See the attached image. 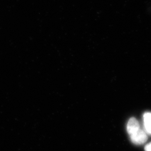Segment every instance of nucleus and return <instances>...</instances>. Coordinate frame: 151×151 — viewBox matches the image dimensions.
Masks as SVG:
<instances>
[{"instance_id": "obj_1", "label": "nucleus", "mask_w": 151, "mask_h": 151, "mask_svg": "<svg viewBox=\"0 0 151 151\" xmlns=\"http://www.w3.org/2000/svg\"><path fill=\"white\" fill-rule=\"evenodd\" d=\"M129 136L131 141L135 145L144 144L148 139L147 133L142 129Z\"/></svg>"}, {"instance_id": "obj_2", "label": "nucleus", "mask_w": 151, "mask_h": 151, "mask_svg": "<svg viewBox=\"0 0 151 151\" xmlns=\"http://www.w3.org/2000/svg\"><path fill=\"white\" fill-rule=\"evenodd\" d=\"M140 129L139 123L136 118L132 117L129 119L127 125V131L129 135H132Z\"/></svg>"}, {"instance_id": "obj_3", "label": "nucleus", "mask_w": 151, "mask_h": 151, "mask_svg": "<svg viewBox=\"0 0 151 151\" xmlns=\"http://www.w3.org/2000/svg\"><path fill=\"white\" fill-rule=\"evenodd\" d=\"M144 131L147 134L151 135V112H146L143 114Z\"/></svg>"}, {"instance_id": "obj_4", "label": "nucleus", "mask_w": 151, "mask_h": 151, "mask_svg": "<svg viewBox=\"0 0 151 151\" xmlns=\"http://www.w3.org/2000/svg\"><path fill=\"white\" fill-rule=\"evenodd\" d=\"M145 151H151V142L147 144L145 147Z\"/></svg>"}]
</instances>
